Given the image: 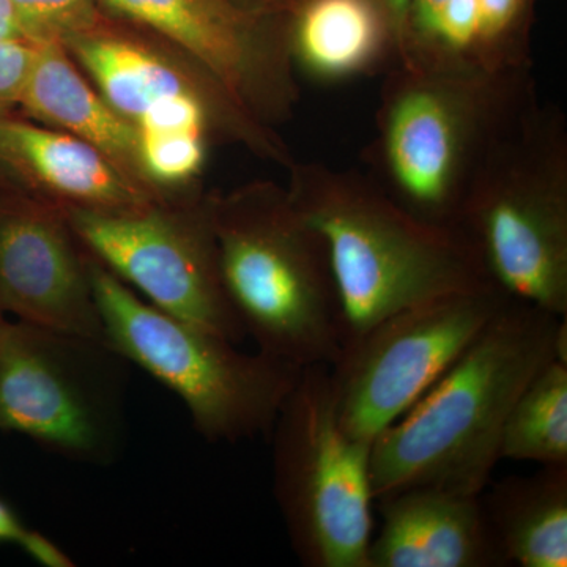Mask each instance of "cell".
I'll return each mask as SVG.
<instances>
[{
    "instance_id": "obj_15",
    "label": "cell",
    "mask_w": 567,
    "mask_h": 567,
    "mask_svg": "<svg viewBox=\"0 0 567 567\" xmlns=\"http://www.w3.org/2000/svg\"><path fill=\"white\" fill-rule=\"evenodd\" d=\"M0 167L55 207L130 212L156 204L151 188L93 145L9 115H0Z\"/></svg>"
},
{
    "instance_id": "obj_10",
    "label": "cell",
    "mask_w": 567,
    "mask_h": 567,
    "mask_svg": "<svg viewBox=\"0 0 567 567\" xmlns=\"http://www.w3.org/2000/svg\"><path fill=\"white\" fill-rule=\"evenodd\" d=\"M85 251L167 315L241 344L245 328L219 270L212 207L174 213L158 204L130 212L62 208Z\"/></svg>"
},
{
    "instance_id": "obj_1",
    "label": "cell",
    "mask_w": 567,
    "mask_h": 567,
    "mask_svg": "<svg viewBox=\"0 0 567 567\" xmlns=\"http://www.w3.org/2000/svg\"><path fill=\"white\" fill-rule=\"evenodd\" d=\"M567 360V317L509 298L456 363L371 445L374 499L415 487L481 495L524 388Z\"/></svg>"
},
{
    "instance_id": "obj_14",
    "label": "cell",
    "mask_w": 567,
    "mask_h": 567,
    "mask_svg": "<svg viewBox=\"0 0 567 567\" xmlns=\"http://www.w3.org/2000/svg\"><path fill=\"white\" fill-rule=\"evenodd\" d=\"M369 567H505L480 495L415 487L377 499Z\"/></svg>"
},
{
    "instance_id": "obj_12",
    "label": "cell",
    "mask_w": 567,
    "mask_h": 567,
    "mask_svg": "<svg viewBox=\"0 0 567 567\" xmlns=\"http://www.w3.org/2000/svg\"><path fill=\"white\" fill-rule=\"evenodd\" d=\"M0 306L22 322L107 342L89 252L62 208L0 196Z\"/></svg>"
},
{
    "instance_id": "obj_25",
    "label": "cell",
    "mask_w": 567,
    "mask_h": 567,
    "mask_svg": "<svg viewBox=\"0 0 567 567\" xmlns=\"http://www.w3.org/2000/svg\"><path fill=\"white\" fill-rule=\"evenodd\" d=\"M0 40L28 41L22 35L11 0H0Z\"/></svg>"
},
{
    "instance_id": "obj_7",
    "label": "cell",
    "mask_w": 567,
    "mask_h": 567,
    "mask_svg": "<svg viewBox=\"0 0 567 567\" xmlns=\"http://www.w3.org/2000/svg\"><path fill=\"white\" fill-rule=\"evenodd\" d=\"M274 494L298 561L369 567L372 443L339 421L328 365H306L271 427Z\"/></svg>"
},
{
    "instance_id": "obj_17",
    "label": "cell",
    "mask_w": 567,
    "mask_h": 567,
    "mask_svg": "<svg viewBox=\"0 0 567 567\" xmlns=\"http://www.w3.org/2000/svg\"><path fill=\"white\" fill-rule=\"evenodd\" d=\"M20 104L37 121L93 145L148 188L141 166L140 134L85 81L62 44H39Z\"/></svg>"
},
{
    "instance_id": "obj_28",
    "label": "cell",
    "mask_w": 567,
    "mask_h": 567,
    "mask_svg": "<svg viewBox=\"0 0 567 567\" xmlns=\"http://www.w3.org/2000/svg\"><path fill=\"white\" fill-rule=\"evenodd\" d=\"M293 2H295V7H297V6H298V3H300V2H301V0H293Z\"/></svg>"
},
{
    "instance_id": "obj_3",
    "label": "cell",
    "mask_w": 567,
    "mask_h": 567,
    "mask_svg": "<svg viewBox=\"0 0 567 567\" xmlns=\"http://www.w3.org/2000/svg\"><path fill=\"white\" fill-rule=\"evenodd\" d=\"M290 169L287 193L328 248L342 346L401 309L488 282L456 230L410 215L368 174L322 163Z\"/></svg>"
},
{
    "instance_id": "obj_2",
    "label": "cell",
    "mask_w": 567,
    "mask_h": 567,
    "mask_svg": "<svg viewBox=\"0 0 567 567\" xmlns=\"http://www.w3.org/2000/svg\"><path fill=\"white\" fill-rule=\"evenodd\" d=\"M454 230L507 297L567 317V128L535 81L481 153Z\"/></svg>"
},
{
    "instance_id": "obj_9",
    "label": "cell",
    "mask_w": 567,
    "mask_h": 567,
    "mask_svg": "<svg viewBox=\"0 0 567 567\" xmlns=\"http://www.w3.org/2000/svg\"><path fill=\"white\" fill-rule=\"evenodd\" d=\"M492 282L429 298L342 346L330 368L339 421L372 443L451 368L506 305Z\"/></svg>"
},
{
    "instance_id": "obj_22",
    "label": "cell",
    "mask_w": 567,
    "mask_h": 567,
    "mask_svg": "<svg viewBox=\"0 0 567 567\" xmlns=\"http://www.w3.org/2000/svg\"><path fill=\"white\" fill-rule=\"evenodd\" d=\"M39 44L20 40H0V115L21 103L22 93L35 61Z\"/></svg>"
},
{
    "instance_id": "obj_23",
    "label": "cell",
    "mask_w": 567,
    "mask_h": 567,
    "mask_svg": "<svg viewBox=\"0 0 567 567\" xmlns=\"http://www.w3.org/2000/svg\"><path fill=\"white\" fill-rule=\"evenodd\" d=\"M18 546L32 561L43 567H74L76 563L61 546L35 529L25 528Z\"/></svg>"
},
{
    "instance_id": "obj_5",
    "label": "cell",
    "mask_w": 567,
    "mask_h": 567,
    "mask_svg": "<svg viewBox=\"0 0 567 567\" xmlns=\"http://www.w3.org/2000/svg\"><path fill=\"white\" fill-rule=\"evenodd\" d=\"M532 81L529 71L491 74L395 61L385 71L377 132L364 155L369 177L410 215L454 230L488 137Z\"/></svg>"
},
{
    "instance_id": "obj_21",
    "label": "cell",
    "mask_w": 567,
    "mask_h": 567,
    "mask_svg": "<svg viewBox=\"0 0 567 567\" xmlns=\"http://www.w3.org/2000/svg\"><path fill=\"white\" fill-rule=\"evenodd\" d=\"M207 136L193 133H159L140 136L142 173L155 185H182L204 167Z\"/></svg>"
},
{
    "instance_id": "obj_16",
    "label": "cell",
    "mask_w": 567,
    "mask_h": 567,
    "mask_svg": "<svg viewBox=\"0 0 567 567\" xmlns=\"http://www.w3.org/2000/svg\"><path fill=\"white\" fill-rule=\"evenodd\" d=\"M289 43L295 69L319 82L386 71L398 54L394 22L380 0H301Z\"/></svg>"
},
{
    "instance_id": "obj_11",
    "label": "cell",
    "mask_w": 567,
    "mask_h": 567,
    "mask_svg": "<svg viewBox=\"0 0 567 567\" xmlns=\"http://www.w3.org/2000/svg\"><path fill=\"white\" fill-rule=\"evenodd\" d=\"M115 14L162 33L252 121L284 117L297 103L289 37L271 35L234 0H102Z\"/></svg>"
},
{
    "instance_id": "obj_13",
    "label": "cell",
    "mask_w": 567,
    "mask_h": 567,
    "mask_svg": "<svg viewBox=\"0 0 567 567\" xmlns=\"http://www.w3.org/2000/svg\"><path fill=\"white\" fill-rule=\"evenodd\" d=\"M95 82L112 110L140 136L193 133L207 136L212 107L204 93L158 52L102 24L62 44Z\"/></svg>"
},
{
    "instance_id": "obj_24",
    "label": "cell",
    "mask_w": 567,
    "mask_h": 567,
    "mask_svg": "<svg viewBox=\"0 0 567 567\" xmlns=\"http://www.w3.org/2000/svg\"><path fill=\"white\" fill-rule=\"evenodd\" d=\"M24 529L17 511L0 498V544H17Z\"/></svg>"
},
{
    "instance_id": "obj_27",
    "label": "cell",
    "mask_w": 567,
    "mask_h": 567,
    "mask_svg": "<svg viewBox=\"0 0 567 567\" xmlns=\"http://www.w3.org/2000/svg\"><path fill=\"white\" fill-rule=\"evenodd\" d=\"M6 319V312H3L2 306H0V320Z\"/></svg>"
},
{
    "instance_id": "obj_20",
    "label": "cell",
    "mask_w": 567,
    "mask_h": 567,
    "mask_svg": "<svg viewBox=\"0 0 567 567\" xmlns=\"http://www.w3.org/2000/svg\"><path fill=\"white\" fill-rule=\"evenodd\" d=\"M24 39L63 44L100 24L96 0H11Z\"/></svg>"
},
{
    "instance_id": "obj_26",
    "label": "cell",
    "mask_w": 567,
    "mask_h": 567,
    "mask_svg": "<svg viewBox=\"0 0 567 567\" xmlns=\"http://www.w3.org/2000/svg\"><path fill=\"white\" fill-rule=\"evenodd\" d=\"M380 2L383 3V7L390 13L391 20L394 22L395 35L399 37L410 0H380Z\"/></svg>"
},
{
    "instance_id": "obj_18",
    "label": "cell",
    "mask_w": 567,
    "mask_h": 567,
    "mask_svg": "<svg viewBox=\"0 0 567 567\" xmlns=\"http://www.w3.org/2000/svg\"><path fill=\"white\" fill-rule=\"evenodd\" d=\"M480 498L507 566H567V465L488 483Z\"/></svg>"
},
{
    "instance_id": "obj_19",
    "label": "cell",
    "mask_w": 567,
    "mask_h": 567,
    "mask_svg": "<svg viewBox=\"0 0 567 567\" xmlns=\"http://www.w3.org/2000/svg\"><path fill=\"white\" fill-rule=\"evenodd\" d=\"M503 458L567 465V360L554 358L524 388L502 435Z\"/></svg>"
},
{
    "instance_id": "obj_4",
    "label": "cell",
    "mask_w": 567,
    "mask_h": 567,
    "mask_svg": "<svg viewBox=\"0 0 567 567\" xmlns=\"http://www.w3.org/2000/svg\"><path fill=\"white\" fill-rule=\"evenodd\" d=\"M224 289L259 352L331 365L342 312L322 235L289 193L257 186L212 207Z\"/></svg>"
},
{
    "instance_id": "obj_8",
    "label": "cell",
    "mask_w": 567,
    "mask_h": 567,
    "mask_svg": "<svg viewBox=\"0 0 567 567\" xmlns=\"http://www.w3.org/2000/svg\"><path fill=\"white\" fill-rule=\"evenodd\" d=\"M130 364L110 342L0 320V431L78 464H114Z\"/></svg>"
},
{
    "instance_id": "obj_6",
    "label": "cell",
    "mask_w": 567,
    "mask_h": 567,
    "mask_svg": "<svg viewBox=\"0 0 567 567\" xmlns=\"http://www.w3.org/2000/svg\"><path fill=\"white\" fill-rule=\"evenodd\" d=\"M89 276L107 342L177 394L197 434L240 443L270 434L300 365L186 322L142 300L89 254Z\"/></svg>"
}]
</instances>
